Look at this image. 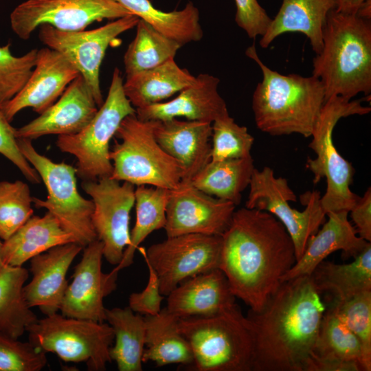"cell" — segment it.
I'll return each mask as SVG.
<instances>
[{
    "label": "cell",
    "instance_id": "15",
    "mask_svg": "<svg viewBox=\"0 0 371 371\" xmlns=\"http://www.w3.org/2000/svg\"><path fill=\"white\" fill-rule=\"evenodd\" d=\"M82 188L93 203L92 224L103 243V256L117 265L130 243V213L135 205V186L111 177L84 181Z\"/></svg>",
    "mask_w": 371,
    "mask_h": 371
},
{
    "label": "cell",
    "instance_id": "3",
    "mask_svg": "<svg viewBox=\"0 0 371 371\" xmlns=\"http://www.w3.org/2000/svg\"><path fill=\"white\" fill-rule=\"evenodd\" d=\"M322 49L313 59L312 76L322 82L326 101L352 100L371 92V23L333 10L322 33Z\"/></svg>",
    "mask_w": 371,
    "mask_h": 371
},
{
    "label": "cell",
    "instance_id": "5",
    "mask_svg": "<svg viewBox=\"0 0 371 371\" xmlns=\"http://www.w3.org/2000/svg\"><path fill=\"white\" fill-rule=\"evenodd\" d=\"M179 325L192 352L190 370L251 371V335L237 304L216 315L179 319Z\"/></svg>",
    "mask_w": 371,
    "mask_h": 371
},
{
    "label": "cell",
    "instance_id": "16",
    "mask_svg": "<svg viewBox=\"0 0 371 371\" xmlns=\"http://www.w3.org/2000/svg\"><path fill=\"white\" fill-rule=\"evenodd\" d=\"M236 205L209 195L181 180L170 190L164 227L167 237L199 234L222 236L229 227Z\"/></svg>",
    "mask_w": 371,
    "mask_h": 371
},
{
    "label": "cell",
    "instance_id": "27",
    "mask_svg": "<svg viewBox=\"0 0 371 371\" xmlns=\"http://www.w3.org/2000/svg\"><path fill=\"white\" fill-rule=\"evenodd\" d=\"M310 277L317 292L325 294L328 302L346 300L371 291V243L350 263L322 261Z\"/></svg>",
    "mask_w": 371,
    "mask_h": 371
},
{
    "label": "cell",
    "instance_id": "41",
    "mask_svg": "<svg viewBox=\"0 0 371 371\" xmlns=\"http://www.w3.org/2000/svg\"><path fill=\"white\" fill-rule=\"evenodd\" d=\"M47 362L46 352L30 342H21L0 332V371H39Z\"/></svg>",
    "mask_w": 371,
    "mask_h": 371
},
{
    "label": "cell",
    "instance_id": "28",
    "mask_svg": "<svg viewBox=\"0 0 371 371\" xmlns=\"http://www.w3.org/2000/svg\"><path fill=\"white\" fill-rule=\"evenodd\" d=\"M146 324L142 362L158 367L181 364L186 368L193 361L190 346L179 329V318L165 307L155 315L144 316Z\"/></svg>",
    "mask_w": 371,
    "mask_h": 371
},
{
    "label": "cell",
    "instance_id": "34",
    "mask_svg": "<svg viewBox=\"0 0 371 371\" xmlns=\"http://www.w3.org/2000/svg\"><path fill=\"white\" fill-rule=\"evenodd\" d=\"M169 195V189L148 186H135V223L130 233V243L124 251L122 259L113 271L118 273L131 265L139 245L153 232L164 228Z\"/></svg>",
    "mask_w": 371,
    "mask_h": 371
},
{
    "label": "cell",
    "instance_id": "20",
    "mask_svg": "<svg viewBox=\"0 0 371 371\" xmlns=\"http://www.w3.org/2000/svg\"><path fill=\"white\" fill-rule=\"evenodd\" d=\"M83 247L69 243L51 248L30 259L32 280L23 286L28 306L45 315L60 311L68 282L67 273Z\"/></svg>",
    "mask_w": 371,
    "mask_h": 371
},
{
    "label": "cell",
    "instance_id": "32",
    "mask_svg": "<svg viewBox=\"0 0 371 371\" xmlns=\"http://www.w3.org/2000/svg\"><path fill=\"white\" fill-rule=\"evenodd\" d=\"M254 168L251 155L210 161L191 182L205 193L236 206L240 203L242 193L249 187Z\"/></svg>",
    "mask_w": 371,
    "mask_h": 371
},
{
    "label": "cell",
    "instance_id": "19",
    "mask_svg": "<svg viewBox=\"0 0 371 371\" xmlns=\"http://www.w3.org/2000/svg\"><path fill=\"white\" fill-rule=\"evenodd\" d=\"M98 110L94 96L80 74L58 101L33 120L16 128V137L32 140L48 135H74L91 122Z\"/></svg>",
    "mask_w": 371,
    "mask_h": 371
},
{
    "label": "cell",
    "instance_id": "11",
    "mask_svg": "<svg viewBox=\"0 0 371 371\" xmlns=\"http://www.w3.org/2000/svg\"><path fill=\"white\" fill-rule=\"evenodd\" d=\"M245 207L266 211L273 214L284 225L295 248L296 261L302 256L310 236L315 234L326 221V214L321 205V193L307 192L302 197L303 211L292 208L289 202L297 196L287 179L276 177L270 167L254 168Z\"/></svg>",
    "mask_w": 371,
    "mask_h": 371
},
{
    "label": "cell",
    "instance_id": "7",
    "mask_svg": "<svg viewBox=\"0 0 371 371\" xmlns=\"http://www.w3.org/2000/svg\"><path fill=\"white\" fill-rule=\"evenodd\" d=\"M109 153L113 166L111 177L138 186L172 190L183 179L180 164L157 143L152 121L139 119L135 113L121 122Z\"/></svg>",
    "mask_w": 371,
    "mask_h": 371
},
{
    "label": "cell",
    "instance_id": "18",
    "mask_svg": "<svg viewBox=\"0 0 371 371\" xmlns=\"http://www.w3.org/2000/svg\"><path fill=\"white\" fill-rule=\"evenodd\" d=\"M79 75L60 52L47 47L38 49L36 65L26 83L13 98L1 104L5 115L11 122L19 112L28 107L41 114Z\"/></svg>",
    "mask_w": 371,
    "mask_h": 371
},
{
    "label": "cell",
    "instance_id": "12",
    "mask_svg": "<svg viewBox=\"0 0 371 371\" xmlns=\"http://www.w3.org/2000/svg\"><path fill=\"white\" fill-rule=\"evenodd\" d=\"M139 19L130 14L91 30L62 31L42 25L38 38L46 47L62 54L89 87L98 108L104 102L100 69L109 45L120 34L136 26Z\"/></svg>",
    "mask_w": 371,
    "mask_h": 371
},
{
    "label": "cell",
    "instance_id": "37",
    "mask_svg": "<svg viewBox=\"0 0 371 371\" xmlns=\"http://www.w3.org/2000/svg\"><path fill=\"white\" fill-rule=\"evenodd\" d=\"M359 341L363 371L371 370V291L342 301L328 302Z\"/></svg>",
    "mask_w": 371,
    "mask_h": 371
},
{
    "label": "cell",
    "instance_id": "8",
    "mask_svg": "<svg viewBox=\"0 0 371 371\" xmlns=\"http://www.w3.org/2000/svg\"><path fill=\"white\" fill-rule=\"evenodd\" d=\"M123 84L121 71L115 68L107 97L91 122L76 134L58 136L57 147L76 158L77 176L82 181H96L112 174L110 142L122 121L135 113L124 93Z\"/></svg>",
    "mask_w": 371,
    "mask_h": 371
},
{
    "label": "cell",
    "instance_id": "33",
    "mask_svg": "<svg viewBox=\"0 0 371 371\" xmlns=\"http://www.w3.org/2000/svg\"><path fill=\"white\" fill-rule=\"evenodd\" d=\"M28 276L22 266L4 265L0 269V332L15 339L38 320L23 295Z\"/></svg>",
    "mask_w": 371,
    "mask_h": 371
},
{
    "label": "cell",
    "instance_id": "24",
    "mask_svg": "<svg viewBox=\"0 0 371 371\" xmlns=\"http://www.w3.org/2000/svg\"><path fill=\"white\" fill-rule=\"evenodd\" d=\"M347 211L329 212L321 229L308 238L299 260L282 277L281 282L296 277L311 276L319 263L330 254L341 250L345 258H355L370 242L359 237L348 220Z\"/></svg>",
    "mask_w": 371,
    "mask_h": 371
},
{
    "label": "cell",
    "instance_id": "17",
    "mask_svg": "<svg viewBox=\"0 0 371 371\" xmlns=\"http://www.w3.org/2000/svg\"><path fill=\"white\" fill-rule=\"evenodd\" d=\"M103 257V243L98 238L84 247L62 302L60 311L63 315L106 321L104 299L116 289L118 273L102 271Z\"/></svg>",
    "mask_w": 371,
    "mask_h": 371
},
{
    "label": "cell",
    "instance_id": "40",
    "mask_svg": "<svg viewBox=\"0 0 371 371\" xmlns=\"http://www.w3.org/2000/svg\"><path fill=\"white\" fill-rule=\"evenodd\" d=\"M37 49L16 56L10 45L0 46V104L13 98L23 87L36 65Z\"/></svg>",
    "mask_w": 371,
    "mask_h": 371
},
{
    "label": "cell",
    "instance_id": "6",
    "mask_svg": "<svg viewBox=\"0 0 371 371\" xmlns=\"http://www.w3.org/2000/svg\"><path fill=\"white\" fill-rule=\"evenodd\" d=\"M370 111V106L362 105L361 100H349L340 96L328 99L321 109L308 144L316 157H308L306 166L313 174L314 183L323 178L326 179V190L320 199L326 214L339 211L349 212L359 198L350 188L355 168L337 151L333 140V130L341 118L366 115Z\"/></svg>",
    "mask_w": 371,
    "mask_h": 371
},
{
    "label": "cell",
    "instance_id": "45",
    "mask_svg": "<svg viewBox=\"0 0 371 371\" xmlns=\"http://www.w3.org/2000/svg\"><path fill=\"white\" fill-rule=\"evenodd\" d=\"M350 217L355 225L357 234L368 242H371V188L369 187L362 196H359L350 210Z\"/></svg>",
    "mask_w": 371,
    "mask_h": 371
},
{
    "label": "cell",
    "instance_id": "48",
    "mask_svg": "<svg viewBox=\"0 0 371 371\" xmlns=\"http://www.w3.org/2000/svg\"><path fill=\"white\" fill-rule=\"evenodd\" d=\"M0 238V269L4 266L3 258H2V247H3V241L1 240Z\"/></svg>",
    "mask_w": 371,
    "mask_h": 371
},
{
    "label": "cell",
    "instance_id": "26",
    "mask_svg": "<svg viewBox=\"0 0 371 371\" xmlns=\"http://www.w3.org/2000/svg\"><path fill=\"white\" fill-rule=\"evenodd\" d=\"M76 243L57 219L47 212L43 216H32L10 238L3 241L4 265L21 267L25 262L52 247Z\"/></svg>",
    "mask_w": 371,
    "mask_h": 371
},
{
    "label": "cell",
    "instance_id": "21",
    "mask_svg": "<svg viewBox=\"0 0 371 371\" xmlns=\"http://www.w3.org/2000/svg\"><path fill=\"white\" fill-rule=\"evenodd\" d=\"M220 80L208 74H200L194 82L168 102L136 109L137 117L144 121L168 120L185 117L212 123L229 113L224 99L218 91Z\"/></svg>",
    "mask_w": 371,
    "mask_h": 371
},
{
    "label": "cell",
    "instance_id": "2",
    "mask_svg": "<svg viewBox=\"0 0 371 371\" xmlns=\"http://www.w3.org/2000/svg\"><path fill=\"white\" fill-rule=\"evenodd\" d=\"M325 311L310 276L282 282L260 311L245 316L251 371H305Z\"/></svg>",
    "mask_w": 371,
    "mask_h": 371
},
{
    "label": "cell",
    "instance_id": "1",
    "mask_svg": "<svg viewBox=\"0 0 371 371\" xmlns=\"http://www.w3.org/2000/svg\"><path fill=\"white\" fill-rule=\"evenodd\" d=\"M221 239L219 269L232 293L260 311L296 262L289 233L271 213L245 207L234 211Z\"/></svg>",
    "mask_w": 371,
    "mask_h": 371
},
{
    "label": "cell",
    "instance_id": "9",
    "mask_svg": "<svg viewBox=\"0 0 371 371\" xmlns=\"http://www.w3.org/2000/svg\"><path fill=\"white\" fill-rule=\"evenodd\" d=\"M17 143L22 154L37 171L47 191L45 200L32 197L35 207L46 209L83 248L96 240L97 235L92 224L93 203L79 193L76 167L65 162H54L41 155L34 148L31 139L17 138Z\"/></svg>",
    "mask_w": 371,
    "mask_h": 371
},
{
    "label": "cell",
    "instance_id": "30",
    "mask_svg": "<svg viewBox=\"0 0 371 371\" xmlns=\"http://www.w3.org/2000/svg\"><path fill=\"white\" fill-rule=\"evenodd\" d=\"M116 1L131 14L182 46L198 42L203 36L199 10L192 2L180 10L164 12L154 7L149 0Z\"/></svg>",
    "mask_w": 371,
    "mask_h": 371
},
{
    "label": "cell",
    "instance_id": "10",
    "mask_svg": "<svg viewBox=\"0 0 371 371\" xmlns=\"http://www.w3.org/2000/svg\"><path fill=\"white\" fill-rule=\"evenodd\" d=\"M26 331L35 348L55 353L65 362H85L89 370H105L112 361L109 350L114 333L109 324L56 313L38 319Z\"/></svg>",
    "mask_w": 371,
    "mask_h": 371
},
{
    "label": "cell",
    "instance_id": "44",
    "mask_svg": "<svg viewBox=\"0 0 371 371\" xmlns=\"http://www.w3.org/2000/svg\"><path fill=\"white\" fill-rule=\"evenodd\" d=\"M148 269V281L145 289L139 293H133L128 298V306L136 313L155 315L161 310L164 298L160 292L159 282L157 273L150 264L145 260Z\"/></svg>",
    "mask_w": 371,
    "mask_h": 371
},
{
    "label": "cell",
    "instance_id": "47",
    "mask_svg": "<svg viewBox=\"0 0 371 371\" xmlns=\"http://www.w3.org/2000/svg\"><path fill=\"white\" fill-rule=\"evenodd\" d=\"M366 0H337L335 10L339 12L357 14L358 10Z\"/></svg>",
    "mask_w": 371,
    "mask_h": 371
},
{
    "label": "cell",
    "instance_id": "4",
    "mask_svg": "<svg viewBox=\"0 0 371 371\" xmlns=\"http://www.w3.org/2000/svg\"><path fill=\"white\" fill-rule=\"evenodd\" d=\"M245 54L256 63L262 74L252 96L257 128L272 136L297 133L311 137L326 102L321 81L313 76L284 75L272 70L261 60L254 44Z\"/></svg>",
    "mask_w": 371,
    "mask_h": 371
},
{
    "label": "cell",
    "instance_id": "35",
    "mask_svg": "<svg viewBox=\"0 0 371 371\" xmlns=\"http://www.w3.org/2000/svg\"><path fill=\"white\" fill-rule=\"evenodd\" d=\"M136 34L124 56L126 78L175 58L182 45L139 19Z\"/></svg>",
    "mask_w": 371,
    "mask_h": 371
},
{
    "label": "cell",
    "instance_id": "14",
    "mask_svg": "<svg viewBox=\"0 0 371 371\" xmlns=\"http://www.w3.org/2000/svg\"><path fill=\"white\" fill-rule=\"evenodd\" d=\"M133 14L116 0H26L10 16L12 32L27 40L42 25L62 31L85 30L94 21Z\"/></svg>",
    "mask_w": 371,
    "mask_h": 371
},
{
    "label": "cell",
    "instance_id": "31",
    "mask_svg": "<svg viewBox=\"0 0 371 371\" xmlns=\"http://www.w3.org/2000/svg\"><path fill=\"white\" fill-rule=\"evenodd\" d=\"M106 321L111 326L115 344L109 350L119 371H142L145 347L144 317L128 306L105 310Z\"/></svg>",
    "mask_w": 371,
    "mask_h": 371
},
{
    "label": "cell",
    "instance_id": "13",
    "mask_svg": "<svg viewBox=\"0 0 371 371\" xmlns=\"http://www.w3.org/2000/svg\"><path fill=\"white\" fill-rule=\"evenodd\" d=\"M221 242V236L186 234L138 248L155 271L161 293L168 295L187 279L219 268Z\"/></svg>",
    "mask_w": 371,
    "mask_h": 371
},
{
    "label": "cell",
    "instance_id": "23",
    "mask_svg": "<svg viewBox=\"0 0 371 371\" xmlns=\"http://www.w3.org/2000/svg\"><path fill=\"white\" fill-rule=\"evenodd\" d=\"M167 296L166 308L179 319L216 315L236 304L227 279L219 268L187 279Z\"/></svg>",
    "mask_w": 371,
    "mask_h": 371
},
{
    "label": "cell",
    "instance_id": "25",
    "mask_svg": "<svg viewBox=\"0 0 371 371\" xmlns=\"http://www.w3.org/2000/svg\"><path fill=\"white\" fill-rule=\"evenodd\" d=\"M337 0H283L260 45L267 48L278 36L288 32H299L308 39L316 54L322 49V33L328 14L337 7Z\"/></svg>",
    "mask_w": 371,
    "mask_h": 371
},
{
    "label": "cell",
    "instance_id": "42",
    "mask_svg": "<svg viewBox=\"0 0 371 371\" xmlns=\"http://www.w3.org/2000/svg\"><path fill=\"white\" fill-rule=\"evenodd\" d=\"M16 128L5 115L0 104V154L10 161L31 183H40L41 177L20 150Z\"/></svg>",
    "mask_w": 371,
    "mask_h": 371
},
{
    "label": "cell",
    "instance_id": "38",
    "mask_svg": "<svg viewBox=\"0 0 371 371\" xmlns=\"http://www.w3.org/2000/svg\"><path fill=\"white\" fill-rule=\"evenodd\" d=\"M32 196L22 181H0V238H10L33 216Z\"/></svg>",
    "mask_w": 371,
    "mask_h": 371
},
{
    "label": "cell",
    "instance_id": "46",
    "mask_svg": "<svg viewBox=\"0 0 371 371\" xmlns=\"http://www.w3.org/2000/svg\"><path fill=\"white\" fill-rule=\"evenodd\" d=\"M305 371H362V369L355 362L310 357Z\"/></svg>",
    "mask_w": 371,
    "mask_h": 371
},
{
    "label": "cell",
    "instance_id": "36",
    "mask_svg": "<svg viewBox=\"0 0 371 371\" xmlns=\"http://www.w3.org/2000/svg\"><path fill=\"white\" fill-rule=\"evenodd\" d=\"M310 357L355 362L363 371L359 339L336 312L329 306H326L314 348Z\"/></svg>",
    "mask_w": 371,
    "mask_h": 371
},
{
    "label": "cell",
    "instance_id": "22",
    "mask_svg": "<svg viewBox=\"0 0 371 371\" xmlns=\"http://www.w3.org/2000/svg\"><path fill=\"white\" fill-rule=\"evenodd\" d=\"M152 124L157 143L181 166L182 180L191 181L210 161L212 123L173 118Z\"/></svg>",
    "mask_w": 371,
    "mask_h": 371
},
{
    "label": "cell",
    "instance_id": "29",
    "mask_svg": "<svg viewBox=\"0 0 371 371\" xmlns=\"http://www.w3.org/2000/svg\"><path fill=\"white\" fill-rule=\"evenodd\" d=\"M195 78L172 58L153 69L126 78L123 88L136 109L161 102L179 93L192 85Z\"/></svg>",
    "mask_w": 371,
    "mask_h": 371
},
{
    "label": "cell",
    "instance_id": "39",
    "mask_svg": "<svg viewBox=\"0 0 371 371\" xmlns=\"http://www.w3.org/2000/svg\"><path fill=\"white\" fill-rule=\"evenodd\" d=\"M254 138L245 126L238 124L229 113L212 123V161L251 155Z\"/></svg>",
    "mask_w": 371,
    "mask_h": 371
},
{
    "label": "cell",
    "instance_id": "43",
    "mask_svg": "<svg viewBox=\"0 0 371 371\" xmlns=\"http://www.w3.org/2000/svg\"><path fill=\"white\" fill-rule=\"evenodd\" d=\"M236 11L235 21L247 35L255 39L262 36L271 19L257 0H234Z\"/></svg>",
    "mask_w": 371,
    "mask_h": 371
}]
</instances>
